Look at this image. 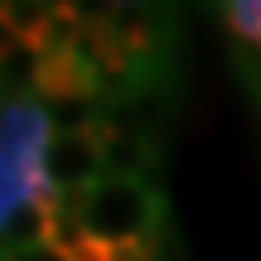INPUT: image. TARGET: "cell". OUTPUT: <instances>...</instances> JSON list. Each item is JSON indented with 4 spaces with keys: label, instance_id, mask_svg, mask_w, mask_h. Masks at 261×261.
<instances>
[{
    "label": "cell",
    "instance_id": "obj_1",
    "mask_svg": "<svg viewBox=\"0 0 261 261\" xmlns=\"http://www.w3.org/2000/svg\"><path fill=\"white\" fill-rule=\"evenodd\" d=\"M48 140H54V121L44 102H0V237L24 203H39L48 218L63 203L44 169Z\"/></svg>",
    "mask_w": 261,
    "mask_h": 261
},
{
    "label": "cell",
    "instance_id": "obj_4",
    "mask_svg": "<svg viewBox=\"0 0 261 261\" xmlns=\"http://www.w3.org/2000/svg\"><path fill=\"white\" fill-rule=\"evenodd\" d=\"M44 169H48L58 194H83L97 179H107L102 150H97V130H87V136H54L48 140V155H44Z\"/></svg>",
    "mask_w": 261,
    "mask_h": 261
},
{
    "label": "cell",
    "instance_id": "obj_3",
    "mask_svg": "<svg viewBox=\"0 0 261 261\" xmlns=\"http://www.w3.org/2000/svg\"><path fill=\"white\" fill-rule=\"evenodd\" d=\"M97 150H102V169L112 179H145V184H155L160 150H155V136L150 130H130V126H116V121H102L97 126Z\"/></svg>",
    "mask_w": 261,
    "mask_h": 261
},
{
    "label": "cell",
    "instance_id": "obj_2",
    "mask_svg": "<svg viewBox=\"0 0 261 261\" xmlns=\"http://www.w3.org/2000/svg\"><path fill=\"white\" fill-rule=\"evenodd\" d=\"M165 194L145 179H97L77 194V218L102 247H140L165 232Z\"/></svg>",
    "mask_w": 261,
    "mask_h": 261
},
{
    "label": "cell",
    "instance_id": "obj_5",
    "mask_svg": "<svg viewBox=\"0 0 261 261\" xmlns=\"http://www.w3.org/2000/svg\"><path fill=\"white\" fill-rule=\"evenodd\" d=\"M218 15H223V29L237 39L242 68L261 63V0H232V5H223Z\"/></svg>",
    "mask_w": 261,
    "mask_h": 261
},
{
    "label": "cell",
    "instance_id": "obj_6",
    "mask_svg": "<svg viewBox=\"0 0 261 261\" xmlns=\"http://www.w3.org/2000/svg\"><path fill=\"white\" fill-rule=\"evenodd\" d=\"M10 261H63L54 252V247H34V252H19V256H10Z\"/></svg>",
    "mask_w": 261,
    "mask_h": 261
},
{
    "label": "cell",
    "instance_id": "obj_7",
    "mask_svg": "<svg viewBox=\"0 0 261 261\" xmlns=\"http://www.w3.org/2000/svg\"><path fill=\"white\" fill-rule=\"evenodd\" d=\"M242 77H247V87H252V97H256V107H261V63L242 68Z\"/></svg>",
    "mask_w": 261,
    "mask_h": 261
}]
</instances>
